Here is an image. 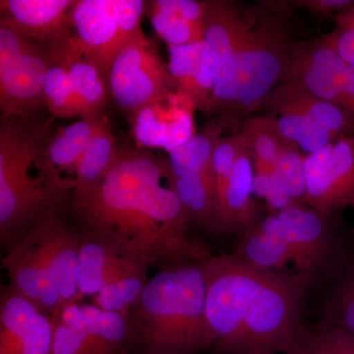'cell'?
Masks as SVG:
<instances>
[{
    "instance_id": "1",
    "label": "cell",
    "mask_w": 354,
    "mask_h": 354,
    "mask_svg": "<svg viewBox=\"0 0 354 354\" xmlns=\"http://www.w3.org/2000/svg\"><path fill=\"white\" fill-rule=\"evenodd\" d=\"M171 174L169 158L121 148L101 183L70 193L64 212L77 227L106 235L151 266L211 259V246L196 234Z\"/></svg>"
},
{
    "instance_id": "2",
    "label": "cell",
    "mask_w": 354,
    "mask_h": 354,
    "mask_svg": "<svg viewBox=\"0 0 354 354\" xmlns=\"http://www.w3.org/2000/svg\"><path fill=\"white\" fill-rule=\"evenodd\" d=\"M212 354H283L306 327L309 295L234 254L202 262Z\"/></svg>"
},
{
    "instance_id": "3",
    "label": "cell",
    "mask_w": 354,
    "mask_h": 354,
    "mask_svg": "<svg viewBox=\"0 0 354 354\" xmlns=\"http://www.w3.org/2000/svg\"><path fill=\"white\" fill-rule=\"evenodd\" d=\"M339 215L325 218L307 206L274 213L236 239L247 264L320 297L348 262L354 241Z\"/></svg>"
},
{
    "instance_id": "4",
    "label": "cell",
    "mask_w": 354,
    "mask_h": 354,
    "mask_svg": "<svg viewBox=\"0 0 354 354\" xmlns=\"http://www.w3.org/2000/svg\"><path fill=\"white\" fill-rule=\"evenodd\" d=\"M53 129L50 118H1L0 123V245L8 252L46 216L64 209L73 181L32 176Z\"/></svg>"
},
{
    "instance_id": "5",
    "label": "cell",
    "mask_w": 354,
    "mask_h": 354,
    "mask_svg": "<svg viewBox=\"0 0 354 354\" xmlns=\"http://www.w3.org/2000/svg\"><path fill=\"white\" fill-rule=\"evenodd\" d=\"M202 262L160 268L130 311L137 342L149 354H199L216 341L206 312Z\"/></svg>"
},
{
    "instance_id": "6",
    "label": "cell",
    "mask_w": 354,
    "mask_h": 354,
    "mask_svg": "<svg viewBox=\"0 0 354 354\" xmlns=\"http://www.w3.org/2000/svg\"><path fill=\"white\" fill-rule=\"evenodd\" d=\"M293 1L254 4L250 23L234 55V102L230 124L260 111L279 85L290 60Z\"/></svg>"
},
{
    "instance_id": "7",
    "label": "cell",
    "mask_w": 354,
    "mask_h": 354,
    "mask_svg": "<svg viewBox=\"0 0 354 354\" xmlns=\"http://www.w3.org/2000/svg\"><path fill=\"white\" fill-rule=\"evenodd\" d=\"M147 6L143 0H76L71 21L77 44L106 85L114 57L143 30Z\"/></svg>"
},
{
    "instance_id": "8",
    "label": "cell",
    "mask_w": 354,
    "mask_h": 354,
    "mask_svg": "<svg viewBox=\"0 0 354 354\" xmlns=\"http://www.w3.org/2000/svg\"><path fill=\"white\" fill-rule=\"evenodd\" d=\"M50 62V51L38 41L0 26L1 118L43 116L48 111L44 87Z\"/></svg>"
},
{
    "instance_id": "9",
    "label": "cell",
    "mask_w": 354,
    "mask_h": 354,
    "mask_svg": "<svg viewBox=\"0 0 354 354\" xmlns=\"http://www.w3.org/2000/svg\"><path fill=\"white\" fill-rule=\"evenodd\" d=\"M108 91L115 108L129 118L160 95L176 91L169 64L162 59L157 41L143 30L114 57Z\"/></svg>"
},
{
    "instance_id": "10",
    "label": "cell",
    "mask_w": 354,
    "mask_h": 354,
    "mask_svg": "<svg viewBox=\"0 0 354 354\" xmlns=\"http://www.w3.org/2000/svg\"><path fill=\"white\" fill-rule=\"evenodd\" d=\"M279 84L337 104L354 122V65L342 59L325 37L291 43Z\"/></svg>"
},
{
    "instance_id": "11",
    "label": "cell",
    "mask_w": 354,
    "mask_h": 354,
    "mask_svg": "<svg viewBox=\"0 0 354 354\" xmlns=\"http://www.w3.org/2000/svg\"><path fill=\"white\" fill-rule=\"evenodd\" d=\"M254 4L234 0H207L204 41L216 58L215 91L209 114L230 122L234 102V55L252 17Z\"/></svg>"
},
{
    "instance_id": "12",
    "label": "cell",
    "mask_w": 354,
    "mask_h": 354,
    "mask_svg": "<svg viewBox=\"0 0 354 354\" xmlns=\"http://www.w3.org/2000/svg\"><path fill=\"white\" fill-rule=\"evenodd\" d=\"M306 205L328 218L354 207V136L304 158Z\"/></svg>"
},
{
    "instance_id": "13",
    "label": "cell",
    "mask_w": 354,
    "mask_h": 354,
    "mask_svg": "<svg viewBox=\"0 0 354 354\" xmlns=\"http://www.w3.org/2000/svg\"><path fill=\"white\" fill-rule=\"evenodd\" d=\"M76 0H0V26L38 41L51 64L69 55L75 34L71 10Z\"/></svg>"
},
{
    "instance_id": "14",
    "label": "cell",
    "mask_w": 354,
    "mask_h": 354,
    "mask_svg": "<svg viewBox=\"0 0 354 354\" xmlns=\"http://www.w3.org/2000/svg\"><path fill=\"white\" fill-rule=\"evenodd\" d=\"M39 264L62 301H80L79 254L81 234L64 209L50 214L28 232Z\"/></svg>"
},
{
    "instance_id": "15",
    "label": "cell",
    "mask_w": 354,
    "mask_h": 354,
    "mask_svg": "<svg viewBox=\"0 0 354 354\" xmlns=\"http://www.w3.org/2000/svg\"><path fill=\"white\" fill-rule=\"evenodd\" d=\"M195 111L185 95L176 91L167 93L129 118L132 138L140 148L169 153L197 134Z\"/></svg>"
},
{
    "instance_id": "16",
    "label": "cell",
    "mask_w": 354,
    "mask_h": 354,
    "mask_svg": "<svg viewBox=\"0 0 354 354\" xmlns=\"http://www.w3.org/2000/svg\"><path fill=\"white\" fill-rule=\"evenodd\" d=\"M50 317L8 285L0 290V354H50Z\"/></svg>"
},
{
    "instance_id": "17",
    "label": "cell",
    "mask_w": 354,
    "mask_h": 354,
    "mask_svg": "<svg viewBox=\"0 0 354 354\" xmlns=\"http://www.w3.org/2000/svg\"><path fill=\"white\" fill-rule=\"evenodd\" d=\"M50 317L85 333L106 354H130L132 346L138 344L130 316L95 304L71 300L60 305Z\"/></svg>"
},
{
    "instance_id": "18",
    "label": "cell",
    "mask_w": 354,
    "mask_h": 354,
    "mask_svg": "<svg viewBox=\"0 0 354 354\" xmlns=\"http://www.w3.org/2000/svg\"><path fill=\"white\" fill-rule=\"evenodd\" d=\"M169 48V68L174 88L194 104L196 111L209 114L215 91L216 64L206 41Z\"/></svg>"
},
{
    "instance_id": "19",
    "label": "cell",
    "mask_w": 354,
    "mask_h": 354,
    "mask_svg": "<svg viewBox=\"0 0 354 354\" xmlns=\"http://www.w3.org/2000/svg\"><path fill=\"white\" fill-rule=\"evenodd\" d=\"M253 162L245 151L237 160L227 180L216 190L223 236L237 239L262 221L259 205L253 199Z\"/></svg>"
},
{
    "instance_id": "20",
    "label": "cell",
    "mask_w": 354,
    "mask_h": 354,
    "mask_svg": "<svg viewBox=\"0 0 354 354\" xmlns=\"http://www.w3.org/2000/svg\"><path fill=\"white\" fill-rule=\"evenodd\" d=\"M263 109L268 114L297 113L308 116L332 133L335 140L354 136V122L337 104L279 84L268 95Z\"/></svg>"
},
{
    "instance_id": "21",
    "label": "cell",
    "mask_w": 354,
    "mask_h": 354,
    "mask_svg": "<svg viewBox=\"0 0 354 354\" xmlns=\"http://www.w3.org/2000/svg\"><path fill=\"white\" fill-rule=\"evenodd\" d=\"M81 234L78 288L80 297H94L109 274L134 254L94 230L78 228Z\"/></svg>"
},
{
    "instance_id": "22",
    "label": "cell",
    "mask_w": 354,
    "mask_h": 354,
    "mask_svg": "<svg viewBox=\"0 0 354 354\" xmlns=\"http://www.w3.org/2000/svg\"><path fill=\"white\" fill-rule=\"evenodd\" d=\"M151 265L145 260L130 255L118 269L109 274L93 304L108 311L129 317L130 311L148 283Z\"/></svg>"
},
{
    "instance_id": "23",
    "label": "cell",
    "mask_w": 354,
    "mask_h": 354,
    "mask_svg": "<svg viewBox=\"0 0 354 354\" xmlns=\"http://www.w3.org/2000/svg\"><path fill=\"white\" fill-rule=\"evenodd\" d=\"M227 125L225 120L216 116L205 125L201 133L171 151L169 160L174 176L177 178L215 177L214 153L221 133Z\"/></svg>"
},
{
    "instance_id": "24",
    "label": "cell",
    "mask_w": 354,
    "mask_h": 354,
    "mask_svg": "<svg viewBox=\"0 0 354 354\" xmlns=\"http://www.w3.org/2000/svg\"><path fill=\"white\" fill-rule=\"evenodd\" d=\"M120 151L121 147L116 142L111 121L104 114L77 162L74 188L71 192L90 189L101 183L113 169Z\"/></svg>"
},
{
    "instance_id": "25",
    "label": "cell",
    "mask_w": 354,
    "mask_h": 354,
    "mask_svg": "<svg viewBox=\"0 0 354 354\" xmlns=\"http://www.w3.org/2000/svg\"><path fill=\"white\" fill-rule=\"evenodd\" d=\"M169 183L195 230L209 236L223 237L218 221L215 177L177 178L171 171Z\"/></svg>"
},
{
    "instance_id": "26",
    "label": "cell",
    "mask_w": 354,
    "mask_h": 354,
    "mask_svg": "<svg viewBox=\"0 0 354 354\" xmlns=\"http://www.w3.org/2000/svg\"><path fill=\"white\" fill-rule=\"evenodd\" d=\"M102 115L79 118L75 122L53 131L46 148V158L51 169L60 176L67 178L64 174H69L74 178L77 162Z\"/></svg>"
},
{
    "instance_id": "27",
    "label": "cell",
    "mask_w": 354,
    "mask_h": 354,
    "mask_svg": "<svg viewBox=\"0 0 354 354\" xmlns=\"http://www.w3.org/2000/svg\"><path fill=\"white\" fill-rule=\"evenodd\" d=\"M318 297L317 325L341 328L354 335V241L344 269Z\"/></svg>"
},
{
    "instance_id": "28",
    "label": "cell",
    "mask_w": 354,
    "mask_h": 354,
    "mask_svg": "<svg viewBox=\"0 0 354 354\" xmlns=\"http://www.w3.org/2000/svg\"><path fill=\"white\" fill-rule=\"evenodd\" d=\"M239 133L253 162L276 167L286 153L298 148L281 134L272 114L249 116Z\"/></svg>"
},
{
    "instance_id": "29",
    "label": "cell",
    "mask_w": 354,
    "mask_h": 354,
    "mask_svg": "<svg viewBox=\"0 0 354 354\" xmlns=\"http://www.w3.org/2000/svg\"><path fill=\"white\" fill-rule=\"evenodd\" d=\"M62 65L66 67L77 95L88 111L94 114H104L109 100L108 85L97 67L84 57L76 39Z\"/></svg>"
},
{
    "instance_id": "30",
    "label": "cell",
    "mask_w": 354,
    "mask_h": 354,
    "mask_svg": "<svg viewBox=\"0 0 354 354\" xmlns=\"http://www.w3.org/2000/svg\"><path fill=\"white\" fill-rule=\"evenodd\" d=\"M44 100L53 118H82L91 113L77 95L66 67L51 64L44 87Z\"/></svg>"
},
{
    "instance_id": "31",
    "label": "cell",
    "mask_w": 354,
    "mask_h": 354,
    "mask_svg": "<svg viewBox=\"0 0 354 354\" xmlns=\"http://www.w3.org/2000/svg\"><path fill=\"white\" fill-rule=\"evenodd\" d=\"M148 13L156 34L167 46H184L204 41V28L184 19L167 0H152Z\"/></svg>"
},
{
    "instance_id": "32",
    "label": "cell",
    "mask_w": 354,
    "mask_h": 354,
    "mask_svg": "<svg viewBox=\"0 0 354 354\" xmlns=\"http://www.w3.org/2000/svg\"><path fill=\"white\" fill-rule=\"evenodd\" d=\"M283 354H354V335L332 326L307 325Z\"/></svg>"
},
{
    "instance_id": "33",
    "label": "cell",
    "mask_w": 354,
    "mask_h": 354,
    "mask_svg": "<svg viewBox=\"0 0 354 354\" xmlns=\"http://www.w3.org/2000/svg\"><path fill=\"white\" fill-rule=\"evenodd\" d=\"M272 115L281 134L307 155L318 152L337 141L329 130L308 116L297 113Z\"/></svg>"
},
{
    "instance_id": "34",
    "label": "cell",
    "mask_w": 354,
    "mask_h": 354,
    "mask_svg": "<svg viewBox=\"0 0 354 354\" xmlns=\"http://www.w3.org/2000/svg\"><path fill=\"white\" fill-rule=\"evenodd\" d=\"M253 195L265 199L269 208L276 213L297 206L277 174L276 167L253 162Z\"/></svg>"
},
{
    "instance_id": "35",
    "label": "cell",
    "mask_w": 354,
    "mask_h": 354,
    "mask_svg": "<svg viewBox=\"0 0 354 354\" xmlns=\"http://www.w3.org/2000/svg\"><path fill=\"white\" fill-rule=\"evenodd\" d=\"M304 158L299 148L293 149L286 153L276 165L281 183L291 199L299 206H307Z\"/></svg>"
},
{
    "instance_id": "36",
    "label": "cell",
    "mask_w": 354,
    "mask_h": 354,
    "mask_svg": "<svg viewBox=\"0 0 354 354\" xmlns=\"http://www.w3.org/2000/svg\"><path fill=\"white\" fill-rule=\"evenodd\" d=\"M50 319L53 339L50 354H106L85 333L68 327L55 317Z\"/></svg>"
},
{
    "instance_id": "37",
    "label": "cell",
    "mask_w": 354,
    "mask_h": 354,
    "mask_svg": "<svg viewBox=\"0 0 354 354\" xmlns=\"http://www.w3.org/2000/svg\"><path fill=\"white\" fill-rule=\"evenodd\" d=\"M324 37L342 59L354 65V22L353 21L346 19L341 13L337 14L334 31Z\"/></svg>"
},
{
    "instance_id": "38",
    "label": "cell",
    "mask_w": 354,
    "mask_h": 354,
    "mask_svg": "<svg viewBox=\"0 0 354 354\" xmlns=\"http://www.w3.org/2000/svg\"><path fill=\"white\" fill-rule=\"evenodd\" d=\"M293 4L298 8L305 9L317 15L337 14L346 10L354 6V0H292Z\"/></svg>"
},
{
    "instance_id": "39",
    "label": "cell",
    "mask_w": 354,
    "mask_h": 354,
    "mask_svg": "<svg viewBox=\"0 0 354 354\" xmlns=\"http://www.w3.org/2000/svg\"><path fill=\"white\" fill-rule=\"evenodd\" d=\"M130 354H132V353H130ZM138 354H149V353H143V351H142L141 353H138Z\"/></svg>"
},
{
    "instance_id": "40",
    "label": "cell",
    "mask_w": 354,
    "mask_h": 354,
    "mask_svg": "<svg viewBox=\"0 0 354 354\" xmlns=\"http://www.w3.org/2000/svg\"><path fill=\"white\" fill-rule=\"evenodd\" d=\"M353 232H354V230H353Z\"/></svg>"
}]
</instances>
